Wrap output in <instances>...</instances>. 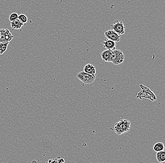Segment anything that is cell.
I'll use <instances>...</instances> for the list:
<instances>
[{
    "instance_id": "cell-19",
    "label": "cell",
    "mask_w": 165,
    "mask_h": 163,
    "mask_svg": "<svg viewBox=\"0 0 165 163\" xmlns=\"http://www.w3.org/2000/svg\"><path fill=\"white\" fill-rule=\"evenodd\" d=\"M46 163H58V162L56 158L55 159H50Z\"/></svg>"
},
{
    "instance_id": "cell-1",
    "label": "cell",
    "mask_w": 165,
    "mask_h": 163,
    "mask_svg": "<svg viewBox=\"0 0 165 163\" xmlns=\"http://www.w3.org/2000/svg\"><path fill=\"white\" fill-rule=\"evenodd\" d=\"M140 87L142 89V90L140 91L137 94V98H139L142 99V98H144L147 99H150L151 101H155L157 99L155 95L153 92L151 91L148 87L144 86L142 85H140Z\"/></svg>"
},
{
    "instance_id": "cell-13",
    "label": "cell",
    "mask_w": 165,
    "mask_h": 163,
    "mask_svg": "<svg viewBox=\"0 0 165 163\" xmlns=\"http://www.w3.org/2000/svg\"><path fill=\"white\" fill-rule=\"evenodd\" d=\"M153 150L155 152H158L160 151L164 150V145L162 142H157L153 146Z\"/></svg>"
},
{
    "instance_id": "cell-4",
    "label": "cell",
    "mask_w": 165,
    "mask_h": 163,
    "mask_svg": "<svg viewBox=\"0 0 165 163\" xmlns=\"http://www.w3.org/2000/svg\"><path fill=\"white\" fill-rule=\"evenodd\" d=\"M13 37L9 29L3 28L0 30V43L10 42Z\"/></svg>"
},
{
    "instance_id": "cell-18",
    "label": "cell",
    "mask_w": 165,
    "mask_h": 163,
    "mask_svg": "<svg viewBox=\"0 0 165 163\" xmlns=\"http://www.w3.org/2000/svg\"><path fill=\"white\" fill-rule=\"evenodd\" d=\"M56 160L57 161L58 163H64L65 161L64 158H62L60 157H56Z\"/></svg>"
},
{
    "instance_id": "cell-6",
    "label": "cell",
    "mask_w": 165,
    "mask_h": 163,
    "mask_svg": "<svg viewBox=\"0 0 165 163\" xmlns=\"http://www.w3.org/2000/svg\"><path fill=\"white\" fill-rule=\"evenodd\" d=\"M104 36L108 39L113 41L114 42H118L120 39V36L118 34L115 33L113 30H108L106 31L104 33Z\"/></svg>"
},
{
    "instance_id": "cell-5",
    "label": "cell",
    "mask_w": 165,
    "mask_h": 163,
    "mask_svg": "<svg viewBox=\"0 0 165 163\" xmlns=\"http://www.w3.org/2000/svg\"><path fill=\"white\" fill-rule=\"evenodd\" d=\"M112 30L119 34H124L125 33V26L122 21H116L111 25Z\"/></svg>"
},
{
    "instance_id": "cell-12",
    "label": "cell",
    "mask_w": 165,
    "mask_h": 163,
    "mask_svg": "<svg viewBox=\"0 0 165 163\" xmlns=\"http://www.w3.org/2000/svg\"><path fill=\"white\" fill-rule=\"evenodd\" d=\"M157 160L159 163H162L165 161V151L164 150L160 151L157 152Z\"/></svg>"
},
{
    "instance_id": "cell-11",
    "label": "cell",
    "mask_w": 165,
    "mask_h": 163,
    "mask_svg": "<svg viewBox=\"0 0 165 163\" xmlns=\"http://www.w3.org/2000/svg\"><path fill=\"white\" fill-rule=\"evenodd\" d=\"M11 27L13 29H20L23 26V24L18 19L10 23Z\"/></svg>"
},
{
    "instance_id": "cell-16",
    "label": "cell",
    "mask_w": 165,
    "mask_h": 163,
    "mask_svg": "<svg viewBox=\"0 0 165 163\" xmlns=\"http://www.w3.org/2000/svg\"><path fill=\"white\" fill-rule=\"evenodd\" d=\"M18 20L23 24L26 23L28 21L27 16L23 14H21L20 15H19V17H18Z\"/></svg>"
},
{
    "instance_id": "cell-17",
    "label": "cell",
    "mask_w": 165,
    "mask_h": 163,
    "mask_svg": "<svg viewBox=\"0 0 165 163\" xmlns=\"http://www.w3.org/2000/svg\"><path fill=\"white\" fill-rule=\"evenodd\" d=\"M18 17H19V15H18L17 13H11L10 15V17H9V20H10V22H12V21H14L15 20L18 19Z\"/></svg>"
},
{
    "instance_id": "cell-8",
    "label": "cell",
    "mask_w": 165,
    "mask_h": 163,
    "mask_svg": "<svg viewBox=\"0 0 165 163\" xmlns=\"http://www.w3.org/2000/svg\"><path fill=\"white\" fill-rule=\"evenodd\" d=\"M103 46L106 48V50H113L115 49L116 43L115 42L110 40L105 39L103 43Z\"/></svg>"
},
{
    "instance_id": "cell-9",
    "label": "cell",
    "mask_w": 165,
    "mask_h": 163,
    "mask_svg": "<svg viewBox=\"0 0 165 163\" xmlns=\"http://www.w3.org/2000/svg\"><path fill=\"white\" fill-rule=\"evenodd\" d=\"M84 72L91 75H96L95 66H94L92 64H87L84 66Z\"/></svg>"
},
{
    "instance_id": "cell-2",
    "label": "cell",
    "mask_w": 165,
    "mask_h": 163,
    "mask_svg": "<svg viewBox=\"0 0 165 163\" xmlns=\"http://www.w3.org/2000/svg\"><path fill=\"white\" fill-rule=\"evenodd\" d=\"M124 60V56L122 51L119 50H111V57L110 62L115 65L122 63Z\"/></svg>"
},
{
    "instance_id": "cell-10",
    "label": "cell",
    "mask_w": 165,
    "mask_h": 163,
    "mask_svg": "<svg viewBox=\"0 0 165 163\" xmlns=\"http://www.w3.org/2000/svg\"><path fill=\"white\" fill-rule=\"evenodd\" d=\"M102 60L105 62H110L111 57V50H106L102 52L100 54Z\"/></svg>"
},
{
    "instance_id": "cell-14",
    "label": "cell",
    "mask_w": 165,
    "mask_h": 163,
    "mask_svg": "<svg viewBox=\"0 0 165 163\" xmlns=\"http://www.w3.org/2000/svg\"><path fill=\"white\" fill-rule=\"evenodd\" d=\"M10 42L7 43H0V55L3 54L5 51L7 49L8 46Z\"/></svg>"
},
{
    "instance_id": "cell-15",
    "label": "cell",
    "mask_w": 165,
    "mask_h": 163,
    "mask_svg": "<svg viewBox=\"0 0 165 163\" xmlns=\"http://www.w3.org/2000/svg\"><path fill=\"white\" fill-rule=\"evenodd\" d=\"M113 130H114L115 132L118 135H121V134H122L124 133V131L120 128V126H119L117 123L115 124V126L114 127Z\"/></svg>"
},
{
    "instance_id": "cell-3",
    "label": "cell",
    "mask_w": 165,
    "mask_h": 163,
    "mask_svg": "<svg viewBox=\"0 0 165 163\" xmlns=\"http://www.w3.org/2000/svg\"><path fill=\"white\" fill-rule=\"evenodd\" d=\"M77 78L84 84H90L95 81L96 75H91L81 71L77 75Z\"/></svg>"
},
{
    "instance_id": "cell-7",
    "label": "cell",
    "mask_w": 165,
    "mask_h": 163,
    "mask_svg": "<svg viewBox=\"0 0 165 163\" xmlns=\"http://www.w3.org/2000/svg\"><path fill=\"white\" fill-rule=\"evenodd\" d=\"M117 123L120 128L124 131V133L129 131L130 127V123L128 120L127 119H122Z\"/></svg>"
}]
</instances>
